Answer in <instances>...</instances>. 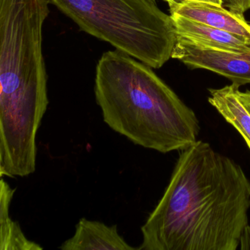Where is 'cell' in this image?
Returning <instances> with one entry per match:
<instances>
[{
    "mask_svg": "<svg viewBox=\"0 0 250 250\" xmlns=\"http://www.w3.org/2000/svg\"><path fill=\"white\" fill-rule=\"evenodd\" d=\"M250 208L242 167L197 140L181 150L137 250H237Z\"/></svg>",
    "mask_w": 250,
    "mask_h": 250,
    "instance_id": "obj_1",
    "label": "cell"
},
{
    "mask_svg": "<svg viewBox=\"0 0 250 250\" xmlns=\"http://www.w3.org/2000/svg\"><path fill=\"white\" fill-rule=\"evenodd\" d=\"M94 91L105 124L134 144L167 153L197 141L200 122L194 111L151 67L126 54H103Z\"/></svg>",
    "mask_w": 250,
    "mask_h": 250,
    "instance_id": "obj_2",
    "label": "cell"
},
{
    "mask_svg": "<svg viewBox=\"0 0 250 250\" xmlns=\"http://www.w3.org/2000/svg\"><path fill=\"white\" fill-rule=\"evenodd\" d=\"M81 30L152 68H162L177 42L170 15L149 0H49Z\"/></svg>",
    "mask_w": 250,
    "mask_h": 250,
    "instance_id": "obj_3",
    "label": "cell"
},
{
    "mask_svg": "<svg viewBox=\"0 0 250 250\" xmlns=\"http://www.w3.org/2000/svg\"><path fill=\"white\" fill-rule=\"evenodd\" d=\"M172 58L191 69H205L216 73L240 87L250 84V52L242 53L201 49L177 39Z\"/></svg>",
    "mask_w": 250,
    "mask_h": 250,
    "instance_id": "obj_4",
    "label": "cell"
},
{
    "mask_svg": "<svg viewBox=\"0 0 250 250\" xmlns=\"http://www.w3.org/2000/svg\"><path fill=\"white\" fill-rule=\"evenodd\" d=\"M170 15H178L196 22L229 32L250 41V24L244 14L235 13L222 5L205 2H169Z\"/></svg>",
    "mask_w": 250,
    "mask_h": 250,
    "instance_id": "obj_5",
    "label": "cell"
},
{
    "mask_svg": "<svg viewBox=\"0 0 250 250\" xmlns=\"http://www.w3.org/2000/svg\"><path fill=\"white\" fill-rule=\"evenodd\" d=\"M177 39L197 47L221 52L242 53L250 52V41L229 32L218 30L178 15H170Z\"/></svg>",
    "mask_w": 250,
    "mask_h": 250,
    "instance_id": "obj_6",
    "label": "cell"
},
{
    "mask_svg": "<svg viewBox=\"0 0 250 250\" xmlns=\"http://www.w3.org/2000/svg\"><path fill=\"white\" fill-rule=\"evenodd\" d=\"M62 250H135L118 232L117 225L82 218L71 238L62 243Z\"/></svg>",
    "mask_w": 250,
    "mask_h": 250,
    "instance_id": "obj_7",
    "label": "cell"
},
{
    "mask_svg": "<svg viewBox=\"0 0 250 250\" xmlns=\"http://www.w3.org/2000/svg\"><path fill=\"white\" fill-rule=\"evenodd\" d=\"M16 189L2 177L0 182V250H43L42 246L29 240L20 224L10 216V206Z\"/></svg>",
    "mask_w": 250,
    "mask_h": 250,
    "instance_id": "obj_8",
    "label": "cell"
},
{
    "mask_svg": "<svg viewBox=\"0 0 250 250\" xmlns=\"http://www.w3.org/2000/svg\"><path fill=\"white\" fill-rule=\"evenodd\" d=\"M239 87L234 84L209 89L208 102L242 136L250 149V115L237 96Z\"/></svg>",
    "mask_w": 250,
    "mask_h": 250,
    "instance_id": "obj_9",
    "label": "cell"
},
{
    "mask_svg": "<svg viewBox=\"0 0 250 250\" xmlns=\"http://www.w3.org/2000/svg\"><path fill=\"white\" fill-rule=\"evenodd\" d=\"M225 7L235 13L244 14L250 9V0H222Z\"/></svg>",
    "mask_w": 250,
    "mask_h": 250,
    "instance_id": "obj_10",
    "label": "cell"
},
{
    "mask_svg": "<svg viewBox=\"0 0 250 250\" xmlns=\"http://www.w3.org/2000/svg\"><path fill=\"white\" fill-rule=\"evenodd\" d=\"M238 250H250V225H248L241 234Z\"/></svg>",
    "mask_w": 250,
    "mask_h": 250,
    "instance_id": "obj_11",
    "label": "cell"
},
{
    "mask_svg": "<svg viewBox=\"0 0 250 250\" xmlns=\"http://www.w3.org/2000/svg\"><path fill=\"white\" fill-rule=\"evenodd\" d=\"M236 93L240 102L250 115V90L242 92L240 91L239 88H238Z\"/></svg>",
    "mask_w": 250,
    "mask_h": 250,
    "instance_id": "obj_12",
    "label": "cell"
},
{
    "mask_svg": "<svg viewBox=\"0 0 250 250\" xmlns=\"http://www.w3.org/2000/svg\"><path fill=\"white\" fill-rule=\"evenodd\" d=\"M165 2H210V3L216 4V5H223L222 0H163Z\"/></svg>",
    "mask_w": 250,
    "mask_h": 250,
    "instance_id": "obj_13",
    "label": "cell"
},
{
    "mask_svg": "<svg viewBox=\"0 0 250 250\" xmlns=\"http://www.w3.org/2000/svg\"><path fill=\"white\" fill-rule=\"evenodd\" d=\"M149 1H151V2H155V1H156V0H149Z\"/></svg>",
    "mask_w": 250,
    "mask_h": 250,
    "instance_id": "obj_14",
    "label": "cell"
}]
</instances>
